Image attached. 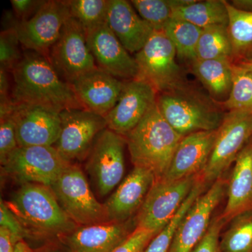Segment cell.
Masks as SVG:
<instances>
[{
	"instance_id": "1",
	"label": "cell",
	"mask_w": 252,
	"mask_h": 252,
	"mask_svg": "<svg viewBox=\"0 0 252 252\" xmlns=\"http://www.w3.org/2000/svg\"><path fill=\"white\" fill-rule=\"evenodd\" d=\"M14 104H38L61 112L85 109L72 86L63 80L44 55L26 50L11 71Z\"/></svg>"
},
{
	"instance_id": "2",
	"label": "cell",
	"mask_w": 252,
	"mask_h": 252,
	"mask_svg": "<svg viewBox=\"0 0 252 252\" xmlns=\"http://www.w3.org/2000/svg\"><path fill=\"white\" fill-rule=\"evenodd\" d=\"M28 233V238L54 242L66 236L78 225L61 207L50 187L23 184L9 203Z\"/></svg>"
},
{
	"instance_id": "3",
	"label": "cell",
	"mask_w": 252,
	"mask_h": 252,
	"mask_svg": "<svg viewBox=\"0 0 252 252\" xmlns=\"http://www.w3.org/2000/svg\"><path fill=\"white\" fill-rule=\"evenodd\" d=\"M126 137L134 166L152 172L156 180L165 175L183 138L162 117L157 102Z\"/></svg>"
},
{
	"instance_id": "4",
	"label": "cell",
	"mask_w": 252,
	"mask_h": 252,
	"mask_svg": "<svg viewBox=\"0 0 252 252\" xmlns=\"http://www.w3.org/2000/svg\"><path fill=\"white\" fill-rule=\"evenodd\" d=\"M157 105L167 123L182 137L216 130L224 116L210 99L186 85L158 94Z\"/></svg>"
},
{
	"instance_id": "5",
	"label": "cell",
	"mask_w": 252,
	"mask_h": 252,
	"mask_svg": "<svg viewBox=\"0 0 252 252\" xmlns=\"http://www.w3.org/2000/svg\"><path fill=\"white\" fill-rule=\"evenodd\" d=\"M177 53L164 31H155L144 47L135 54L136 79L145 81L158 94L186 85L182 69L176 62Z\"/></svg>"
},
{
	"instance_id": "6",
	"label": "cell",
	"mask_w": 252,
	"mask_h": 252,
	"mask_svg": "<svg viewBox=\"0 0 252 252\" xmlns=\"http://www.w3.org/2000/svg\"><path fill=\"white\" fill-rule=\"evenodd\" d=\"M50 188L78 226L108 223L105 206L95 198L85 175L77 165L70 164Z\"/></svg>"
},
{
	"instance_id": "7",
	"label": "cell",
	"mask_w": 252,
	"mask_h": 252,
	"mask_svg": "<svg viewBox=\"0 0 252 252\" xmlns=\"http://www.w3.org/2000/svg\"><path fill=\"white\" fill-rule=\"evenodd\" d=\"M252 139V111H231L225 114L217 129L211 156L200 173L204 183L220 179Z\"/></svg>"
},
{
	"instance_id": "8",
	"label": "cell",
	"mask_w": 252,
	"mask_h": 252,
	"mask_svg": "<svg viewBox=\"0 0 252 252\" xmlns=\"http://www.w3.org/2000/svg\"><path fill=\"white\" fill-rule=\"evenodd\" d=\"M198 178L193 175L172 182L156 180L137 212L136 228L160 233L180 210Z\"/></svg>"
},
{
	"instance_id": "9",
	"label": "cell",
	"mask_w": 252,
	"mask_h": 252,
	"mask_svg": "<svg viewBox=\"0 0 252 252\" xmlns=\"http://www.w3.org/2000/svg\"><path fill=\"white\" fill-rule=\"evenodd\" d=\"M50 62L60 77L68 84L97 68L86 41V32L69 15L58 40L50 49Z\"/></svg>"
},
{
	"instance_id": "10",
	"label": "cell",
	"mask_w": 252,
	"mask_h": 252,
	"mask_svg": "<svg viewBox=\"0 0 252 252\" xmlns=\"http://www.w3.org/2000/svg\"><path fill=\"white\" fill-rule=\"evenodd\" d=\"M70 162L54 146L18 147L2 165L4 171L23 184L51 187Z\"/></svg>"
},
{
	"instance_id": "11",
	"label": "cell",
	"mask_w": 252,
	"mask_h": 252,
	"mask_svg": "<svg viewBox=\"0 0 252 252\" xmlns=\"http://www.w3.org/2000/svg\"><path fill=\"white\" fill-rule=\"evenodd\" d=\"M60 116L61 132L54 148L70 163L82 160L90 153L99 134L107 128L105 118L86 109H64Z\"/></svg>"
},
{
	"instance_id": "12",
	"label": "cell",
	"mask_w": 252,
	"mask_h": 252,
	"mask_svg": "<svg viewBox=\"0 0 252 252\" xmlns=\"http://www.w3.org/2000/svg\"><path fill=\"white\" fill-rule=\"evenodd\" d=\"M124 136L108 128L97 136L89 154L86 169L101 196H105L120 185L124 172Z\"/></svg>"
},
{
	"instance_id": "13",
	"label": "cell",
	"mask_w": 252,
	"mask_h": 252,
	"mask_svg": "<svg viewBox=\"0 0 252 252\" xmlns=\"http://www.w3.org/2000/svg\"><path fill=\"white\" fill-rule=\"evenodd\" d=\"M69 15L67 1H46L29 19L18 21L15 29L20 43L26 50L48 58Z\"/></svg>"
},
{
	"instance_id": "14",
	"label": "cell",
	"mask_w": 252,
	"mask_h": 252,
	"mask_svg": "<svg viewBox=\"0 0 252 252\" xmlns=\"http://www.w3.org/2000/svg\"><path fill=\"white\" fill-rule=\"evenodd\" d=\"M60 113L38 104H15L11 117L19 147L54 146L61 132Z\"/></svg>"
},
{
	"instance_id": "15",
	"label": "cell",
	"mask_w": 252,
	"mask_h": 252,
	"mask_svg": "<svg viewBox=\"0 0 252 252\" xmlns=\"http://www.w3.org/2000/svg\"><path fill=\"white\" fill-rule=\"evenodd\" d=\"M225 193V182L219 179L196 199L181 221L169 252H190L207 233L214 210Z\"/></svg>"
},
{
	"instance_id": "16",
	"label": "cell",
	"mask_w": 252,
	"mask_h": 252,
	"mask_svg": "<svg viewBox=\"0 0 252 252\" xmlns=\"http://www.w3.org/2000/svg\"><path fill=\"white\" fill-rule=\"evenodd\" d=\"M158 93L148 83L135 79L125 82L120 98L105 117L107 128L126 136L157 103Z\"/></svg>"
},
{
	"instance_id": "17",
	"label": "cell",
	"mask_w": 252,
	"mask_h": 252,
	"mask_svg": "<svg viewBox=\"0 0 252 252\" xmlns=\"http://www.w3.org/2000/svg\"><path fill=\"white\" fill-rule=\"evenodd\" d=\"M86 41L97 67L119 79L137 78L135 58L122 45L107 23L86 31Z\"/></svg>"
},
{
	"instance_id": "18",
	"label": "cell",
	"mask_w": 252,
	"mask_h": 252,
	"mask_svg": "<svg viewBox=\"0 0 252 252\" xmlns=\"http://www.w3.org/2000/svg\"><path fill=\"white\" fill-rule=\"evenodd\" d=\"M125 82L97 67L71 84L84 108L105 117L120 98Z\"/></svg>"
},
{
	"instance_id": "19",
	"label": "cell",
	"mask_w": 252,
	"mask_h": 252,
	"mask_svg": "<svg viewBox=\"0 0 252 252\" xmlns=\"http://www.w3.org/2000/svg\"><path fill=\"white\" fill-rule=\"evenodd\" d=\"M217 135V130L193 132L184 137L160 180L172 182L201 173L211 156Z\"/></svg>"
},
{
	"instance_id": "20",
	"label": "cell",
	"mask_w": 252,
	"mask_h": 252,
	"mask_svg": "<svg viewBox=\"0 0 252 252\" xmlns=\"http://www.w3.org/2000/svg\"><path fill=\"white\" fill-rule=\"evenodd\" d=\"M156 177L149 170L134 167L104 204L109 222L124 223L140 210Z\"/></svg>"
},
{
	"instance_id": "21",
	"label": "cell",
	"mask_w": 252,
	"mask_h": 252,
	"mask_svg": "<svg viewBox=\"0 0 252 252\" xmlns=\"http://www.w3.org/2000/svg\"><path fill=\"white\" fill-rule=\"evenodd\" d=\"M131 227L130 220L82 225L59 241L69 252H113L133 231Z\"/></svg>"
},
{
	"instance_id": "22",
	"label": "cell",
	"mask_w": 252,
	"mask_h": 252,
	"mask_svg": "<svg viewBox=\"0 0 252 252\" xmlns=\"http://www.w3.org/2000/svg\"><path fill=\"white\" fill-rule=\"evenodd\" d=\"M106 23L122 45L137 54L149 40L154 28L137 14L130 1L109 0Z\"/></svg>"
},
{
	"instance_id": "23",
	"label": "cell",
	"mask_w": 252,
	"mask_h": 252,
	"mask_svg": "<svg viewBox=\"0 0 252 252\" xmlns=\"http://www.w3.org/2000/svg\"><path fill=\"white\" fill-rule=\"evenodd\" d=\"M228 190V200L221 215L225 223L252 211V139L235 159Z\"/></svg>"
},
{
	"instance_id": "24",
	"label": "cell",
	"mask_w": 252,
	"mask_h": 252,
	"mask_svg": "<svg viewBox=\"0 0 252 252\" xmlns=\"http://www.w3.org/2000/svg\"><path fill=\"white\" fill-rule=\"evenodd\" d=\"M191 64L194 74L212 95L218 98L228 97L233 83L231 60H196Z\"/></svg>"
},
{
	"instance_id": "25",
	"label": "cell",
	"mask_w": 252,
	"mask_h": 252,
	"mask_svg": "<svg viewBox=\"0 0 252 252\" xmlns=\"http://www.w3.org/2000/svg\"><path fill=\"white\" fill-rule=\"evenodd\" d=\"M172 18L184 20L205 29L212 26H228V12L223 0L195 1L185 6L172 8Z\"/></svg>"
},
{
	"instance_id": "26",
	"label": "cell",
	"mask_w": 252,
	"mask_h": 252,
	"mask_svg": "<svg viewBox=\"0 0 252 252\" xmlns=\"http://www.w3.org/2000/svg\"><path fill=\"white\" fill-rule=\"evenodd\" d=\"M228 12V31L233 59L236 63L252 61V12L241 11L227 2Z\"/></svg>"
},
{
	"instance_id": "27",
	"label": "cell",
	"mask_w": 252,
	"mask_h": 252,
	"mask_svg": "<svg viewBox=\"0 0 252 252\" xmlns=\"http://www.w3.org/2000/svg\"><path fill=\"white\" fill-rule=\"evenodd\" d=\"M163 31L175 46L177 58L191 63L196 60L197 46L203 29L184 20L172 18Z\"/></svg>"
},
{
	"instance_id": "28",
	"label": "cell",
	"mask_w": 252,
	"mask_h": 252,
	"mask_svg": "<svg viewBox=\"0 0 252 252\" xmlns=\"http://www.w3.org/2000/svg\"><path fill=\"white\" fill-rule=\"evenodd\" d=\"M232 56L233 47L228 26H212L203 29L197 46L196 60L226 59L232 61Z\"/></svg>"
},
{
	"instance_id": "29",
	"label": "cell",
	"mask_w": 252,
	"mask_h": 252,
	"mask_svg": "<svg viewBox=\"0 0 252 252\" xmlns=\"http://www.w3.org/2000/svg\"><path fill=\"white\" fill-rule=\"evenodd\" d=\"M205 183L200 178H198L193 189L182 204L180 210L173 218L158 233L149 243L144 252H169L171 248L172 241L175 238L176 231L181 221L187 215L196 199L204 193Z\"/></svg>"
},
{
	"instance_id": "30",
	"label": "cell",
	"mask_w": 252,
	"mask_h": 252,
	"mask_svg": "<svg viewBox=\"0 0 252 252\" xmlns=\"http://www.w3.org/2000/svg\"><path fill=\"white\" fill-rule=\"evenodd\" d=\"M223 106L231 111H252V72L233 63V83Z\"/></svg>"
},
{
	"instance_id": "31",
	"label": "cell",
	"mask_w": 252,
	"mask_h": 252,
	"mask_svg": "<svg viewBox=\"0 0 252 252\" xmlns=\"http://www.w3.org/2000/svg\"><path fill=\"white\" fill-rule=\"evenodd\" d=\"M220 243L223 252H252V211L235 217Z\"/></svg>"
},
{
	"instance_id": "32",
	"label": "cell",
	"mask_w": 252,
	"mask_h": 252,
	"mask_svg": "<svg viewBox=\"0 0 252 252\" xmlns=\"http://www.w3.org/2000/svg\"><path fill=\"white\" fill-rule=\"evenodd\" d=\"M67 3L69 14L86 32L106 23L109 0H71Z\"/></svg>"
},
{
	"instance_id": "33",
	"label": "cell",
	"mask_w": 252,
	"mask_h": 252,
	"mask_svg": "<svg viewBox=\"0 0 252 252\" xmlns=\"http://www.w3.org/2000/svg\"><path fill=\"white\" fill-rule=\"evenodd\" d=\"M130 3L155 31H163L172 18L170 0H132Z\"/></svg>"
},
{
	"instance_id": "34",
	"label": "cell",
	"mask_w": 252,
	"mask_h": 252,
	"mask_svg": "<svg viewBox=\"0 0 252 252\" xmlns=\"http://www.w3.org/2000/svg\"><path fill=\"white\" fill-rule=\"evenodd\" d=\"M19 38L15 28L5 29L0 34V68L12 71L23 54L20 51Z\"/></svg>"
},
{
	"instance_id": "35",
	"label": "cell",
	"mask_w": 252,
	"mask_h": 252,
	"mask_svg": "<svg viewBox=\"0 0 252 252\" xmlns=\"http://www.w3.org/2000/svg\"><path fill=\"white\" fill-rule=\"evenodd\" d=\"M0 160L4 165L19 147L16 138V127L11 115L0 119Z\"/></svg>"
},
{
	"instance_id": "36",
	"label": "cell",
	"mask_w": 252,
	"mask_h": 252,
	"mask_svg": "<svg viewBox=\"0 0 252 252\" xmlns=\"http://www.w3.org/2000/svg\"><path fill=\"white\" fill-rule=\"evenodd\" d=\"M157 235V233L152 230L135 228L113 252H144Z\"/></svg>"
},
{
	"instance_id": "37",
	"label": "cell",
	"mask_w": 252,
	"mask_h": 252,
	"mask_svg": "<svg viewBox=\"0 0 252 252\" xmlns=\"http://www.w3.org/2000/svg\"><path fill=\"white\" fill-rule=\"evenodd\" d=\"M225 221L221 217L212 220L207 233L190 252H220V235Z\"/></svg>"
},
{
	"instance_id": "38",
	"label": "cell",
	"mask_w": 252,
	"mask_h": 252,
	"mask_svg": "<svg viewBox=\"0 0 252 252\" xmlns=\"http://www.w3.org/2000/svg\"><path fill=\"white\" fill-rule=\"evenodd\" d=\"M0 226L9 229L19 241L28 238V233L17 217L2 199L0 200Z\"/></svg>"
},
{
	"instance_id": "39",
	"label": "cell",
	"mask_w": 252,
	"mask_h": 252,
	"mask_svg": "<svg viewBox=\"0 0 252 252\" xmlns=\"http://www.w3.org/2000/svg\"><path fill=\"white\" fill-rule=\"evenodd\" d=\"M45 1L41 0H11V4L18 21H23L35 14Z\"/></svg>"
},
{
	"instance_id": "40",
	"label": "cell",
	"mask_w": 252,
	"mask_h": 252,
	"mask_svg": "<svg viewBox=\"0 0 252 252\" xmlns=\"http://www.w3.org/2000/svg\"><path fill=\"white\" fill-rule=\"evenodd\" d=\"M18 242L9 229L0 226V252H14Z\"/></svg>"
},
{
	"instance_id": "41",
	"label": "cell",
	"mask_w": 252,
	"mask_h": 252,
	"mask_svg": "<svg viewBox=\"0 0 252 252\" xmlns=\"http://www.w3.org/2000/svg\"><path fill=\"white\" fill-rule=\"evenodd\" d=\"M34 252H69L68 251L67 248L61 241L59 243H48L47 245L41 247L38 249L36 251Z\"/></svg>"
},
{
	"instance_id": "42",
	"label": "cell",
	"mask_w": 252,
	"mask_h": 252,
	"mask_svg": "<svg viewBox=\"0 0 252 252\" xmlns=\"http://www.w3.org/2000/svg\"><path fill=\"white\" fill-rule=\"evenodd\" d=\"M7 71L0 68V96L11 95L9 94V83Z\"/></svg>"
},
{
	"instance_id": "43",
	"label": "cell",
	"mask_w": 252,
	"mask_h": 252,
	"mask_svg": "<svg viewBox=\"0 0 252 252\" xmlns=\"http://www.w3.org/2000/svg\"><path fill=\"white\" fill-rule=\"evenodd\" d=\"M230 4L241 11L252 12V0H234Z\"/></svg>"
},
{
	"instance_id": "44",
	"label": "cell",
	"mask_w": 252,
	"mask_h": 252,
	"mask_svg": "<svg viewBox=\"0 0 252 252\" xmlns=\"http://www.w3.org/2000/svg\"><path fill=\"white\" fill-rule=\"evenodd\" d=\"M14 252H34V250H32L25 240H21L16 244Z\"/></svg>"
},
{
	"instance_id": "45",
	"label": "cell",
	"mask_w": 252,
	"mask_h": 252,
	"mask_svg": "<svg viewBox=\"0 0 252 252\" xmlns=\"http://www.w3.org/2000/svg\"><path fill=\"white\" fill-rule=\"evenodd\" d=\"M238 64L243 66V67L246 68L248 70L252 72V61H246V62L239 63Z\"/></svg>"
}]
</instances>
